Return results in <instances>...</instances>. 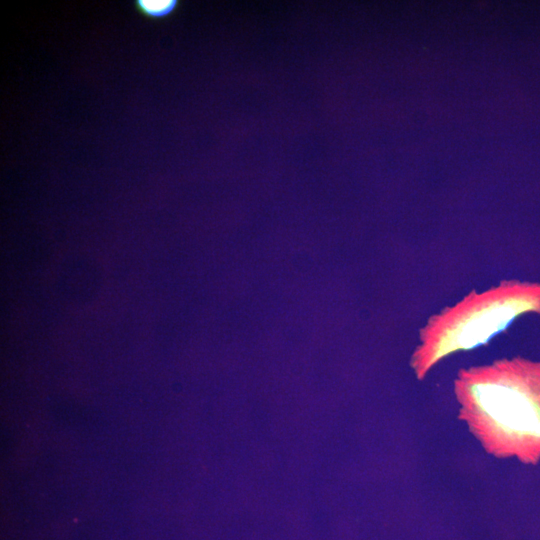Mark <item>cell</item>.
<instances>
[{"mask_svg": "<svg viewBox=\"0 0 540 540\" xmlns=\"http://www.w3.org/2000/svg\"><path fill=\"white\" fill-rule=\"evenodd\" d=\"M540 314V285L502 281L482 292H470L451 307L429 318L419 332L411 357L418 379L443 358L487 343L524 313Z\"/></svg>", "mask_w": 540, "mask_h": 540, "instance_id": "obj_2", "label": "cell"}, {"mask_svg": "<svg viewBox=\"0 0 540 540\" xmlns=\"http://www.w3.org/2000/svg\"><path fill=\"white\" fill-rule=\"evenodd\" d=\"M460 418L496 457L540 459V362L500 359L462 369L454 382Z\"/></svg>", "mask_w": 540, "mask_h": 540, "instance_id": "obj_1", "label": "cell"}, {"mask_svg": "<svg viewBox=\"0 0 540 540\" xmlns=\"http://www.w3.org/2000/svg\"><path fill=\"white\" fill-rule=\"evenodd\" d=\"M176 0H136L137 11L150 20L164 19L171 15L177 7Z\"/></svg>", "mask_w": 540, "mask_h": 540, "instance_id": "obj_3", "label": "cell"}]
</instances>
